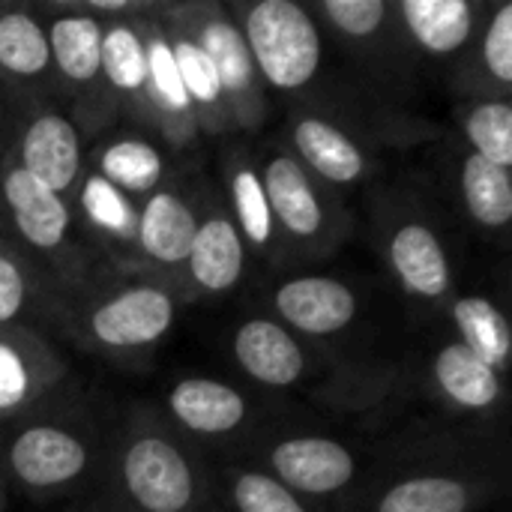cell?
I'll list each match as a JSON object with an SVG mask.
<instances>
[{
    "instance_id": "obj_38",
    "label": "cell",
    "mask_w": 512,
    "mask_h": 512,
    "mask_svg": "<svg viewBox=\"0 0 512 512\" xmlns=\"http://www.w3.org/2000/svg\"><path fill=\"white\" fill-rule=\"evenodd\" d=\"M207 512H222V510H219V507H216V504H213V507H210V510H207Z\"/></svg>"
},
{
    "instance_id": "obj_23",
    "label": "cell",
    "mask_w": 512,
    "mask_h": 512,
    "mask_svg": "<svg viewBox=\"0 0 512 512\" xmlns=\"http://www.w3.org/2000/svg\"><path fill=\"white\" fill-rule=\"evenodd\" d=\"M72 216L84 240L96 249L111 273L132 276L138 270V201L114 189L108 180L84 171L72 198Z\"/></svg>"
},
{
    "instance_id": "obj_21",
    "label": "cell",
    "mask_w": 512,
    "mask_h": 512,
    "mask_svg": "<svg viewBox=\"0 0 512 512\" xmlns=\"http://www.w3.org/2000/svg\"><path fill=\"white\" fill-rule=\"evenodd\" d=\"M249 249L222 201V195L201 183V210L195 240L180 276V294L192 300H219L234 294L249 270Z\"/></svg>"
},
{
    "instance_id": "obj_7",
    "label": "cell",
    "mask_w": 512,
    "mask_h": 512,
    "mask_svg": "<svg viewBox=\"0 0 512 512\" xmlns=\"http://www.w3.org/2000/svg\"><path fill=\"white\" fill-rule=\"evenodd\" d=\"M0 222L12 246L66 300L111 273L84 240L69 201L21 171L9 153L0 156Z\"/></svg>"
},
{
    "instance_id": "obj_8",
    "label": "cell",
    "mask_w": 512,
    "mask_h": 512,
    "mask_svg": "<svg viewBox=\"0 0 512 512\" xmlns=\"http://www.w3.org/2000/svg\"><path fill=\"white\" fill-rule=\"evenodd\" d=\"M306 6L318 18L327 45L354 72L348 81L375 102L405 108L420 63L396 24L393 0H312Z\"/></svg>"
},
{
    "instance_id": "obj_10",
    "label": "cell",
    "mask_w": 512,
    "mask_h": 512,
    "mask_svg": "<svg viewBox=\"0 0 512 512\" xmlns=\"http://www.w3.org/2000/svg\"><path fill=\"white\" fill-rule=\"evenodd\" d=\"M258 168L282 246V270H300L339 252L351 234L345 201L321 186L282 141L258 153Z\"/></svg>"
},
{
    "instance_id": "obj_34",
    "label": "cell",
    "mask_w": 512,
    "mask_h": 512,
    "mask_svg": "<svg viewBox=\"0 0 512 512\" xmlns=\"http://www.w3.org/2000/svg\"><path fill=\"white\" fill-rule=\"evenodd\" d=\"M453 123L459 147L510 171L512 168V102L495 93L453 96Z\"/></svg>"
},
{
    "instance_id": "obj_17",
    "label": "cell",
    "mask_w": 512,
    "mask_h": 512,
    "mask_svg": "<svg viewBox=\"0 0 512 512\" xmlns=\"http://www.w3.org/2000/svg\"><path fill=\"white\" fill-rule=\"evenodd\" d=\"M84 393L54 336L0 327V426L33 417Z\"/></svg>"
},
{
    "instance_id": "obj_13",
    "label": "cell",
    "mask_w": 512,
    "mask_h": 512,
    "mask_svg": "<svg viewBox=\"0 0 512 512\" xmlns=\"http://www.w3.org/2000/svg\"><path fill=\"white\" fill-rule=\"evenodd\" d=\"M279 141L321 186L339 198L351 189L372 186L384 168V147L372 141L354 120L327 105H288Z\"/></svg>"
},
{
    "instance_id": "obj_29",
    "label": "cell",
    "mask_w": 512,
    "mask_h": 512,
    "mask_svg": "<svg viewBox=\"0 0 512 512\" xmlns=\"http://www.w3.org/2000/svg\"><path fill=\"white\" fill-rule=\"evenodd\" d=\"M453 96L459 93H512V0L486 3V15L474 45L447 75Z\"/></svg>"
},
{
    "instance_id": "obj_2",
    "label": "cell",
    "mask_w": 512,
    "mask_h": 512,
    "mask_svg": "<svg viewBox=\"0 0 512 512\" xmlns=\"http://www.w3.org/2000/svg\"><path fill=\"white\" fill-rule=\"evenodd\" d=\"M213 465L162 417L159 405L117 411L108 456L93 486L60 512H207Z\"/></svg>"
},
{
    "instance_id": "obj_12",
    "label": "cell",
    "mask_w": 512,
    "mask_h": 512,
    "mask_svg": "<svg viewBox=\"0 0 512 512\" xmlns=\"http://www.w3.org/2000/svg\"><path fill=\"white\" fill-rule=\"evenodd\" d=\"M33 6L45 24L57 99L90 144L120 123L102 87V21L78 12L72 0H45Z\"/></svg>"
},
{
    "instance_id": "obj_14",
    "label": "cell",
    "mask_w": 512,
    "mask_h": 512,
    "mask_svg": "<svg viewBox=\"0 0 512 512\" xmlns=\"http://www.w3.org/2000/svg\"><path fill=\"white\" fill-rule=\"evenodd\" d=\"M165 15L174 24H180L198 42V48L210 57V63L222 81L234 129L237 132L264 129L270 120V111H273V99L264 90L258 69L252 63L249 45H246L237 21L225 9V3H219V0H168Z\"/></svg>"
},
{
    "instance_id": "obj_6",
    "label": "cell",
    "mask_w": 512,
    "mask_h": 512,
    "mask_svg": "<svg viewBox=\"0 0 512 512\" xmlns=\"http://www.w3.org/2000/svg\"><path fill=\"white\" fill-rule=\"evenodd\" d=\"M381 438L336 435L282 414L237 459L270 474L297 498L324 512H339L369 480Z\"/></svg>"
},
{
    "instance_id": "obj_25",
    "label": "cell",
    "mask_w": 512,
    "mask_h": 512,
    "mask_svg": "<svg viewBox=\"0 0 512 512\" xmlns=\"http://www.w3.org/2000/svg\"><path fill=\"white\" fill-rule=\"evenodd\" d=\"M222 201L255 261L270 270H282V246L270 201L264 192L258 153L246 144H231L222 153Z\"/></svg>"
},
{
    "instance_id": "obj_33",
    "label": "cell",
    "mask_w": 512,
    "mask_h": 512,
    "mask_svg": "<svg viewBox=\"0 0 512 512\" xmlns=\"http://www.w3.org/2000/svg\"><path fill=\"white\" fill-rule=\"evenodd\" d=\"M453 336L477 354L483 363H489L495 372L510 378L512 369V330L507 312L498 306V300L486 294H462L459 288L447 300L444 312Z\"/></svg>"
},
{
    "instance_id": "obj_4",
    "label": "cell",
    "mask_w": 512,
    "mask_h": 512,
    "mask_svg": "<svg viewBox=\"0 0 512 512\" xmlns=\"http://www.w3.org/2000/svg\"><path fill=\"white\" fill-rule=\"evenodd\" d=\"M186 306L180 288L162 279L105 273L63 303L60 333L99 360L135 366L168 339Z\"/></svg>"
},
{
    "instance_id": "obj_15",
    "label": "cell",
    "mask_w": 512,
    "mask_h": 512,
    "mask_svg": "<svg viewBox=\"0 0 512 512\" xmlns=\"http://www.w3.org/2000/svg\"><path fill=\"white\" fill-rule=\"evenodd\" d=\"M414 393L429 396L447 420L504 429L510 387L501 372L471 354L456 336L438 339L417 363H408Z\"/></svg>"
},
{
    "instance_id": "obj_36",
    "label": "cell",
    "mask_w": 512,
    "mask_h": 512,
    "mask_svg": "<svg viewBox=\"0 0 512 512\" xmlns=\"http://www.w3.org/2000/svg\"><path fill=\"white\" fill-rule=\"evenodd\" d=\"M9 123H6V111H3V84H0V156L6 153V147H9Z\"/></svg>"
},
{
    "instance_id": "obj_1",
    "label": "cell",
    "mask_w": 512,
    "mask_h": 512,
    "mask_svg": "<svg viewBox=\"0 0 512 512\" xmlns=\"http://www.w3.org/2000/svg\"><path fill=\"white\" fill-rule=\"evenodd\" d=\"M507 483L504 429L417 423L381 438L369 480L339 512H483Z\"/></svg>"
},
{
    "instance_id": "obj_3",
    "label": "cell",
    "mask_w": 512,
    "mask_h": 512,
    "mask_svg": "<svg viewBox=\"0 0 512 512\" xmlns=\"http://www.w3.org/2000/svg\"><path fill=\"white\" fill-rule=\"evenodd\" d=\"M117 411L78 393L33 417L0 426V474L9 498L33 507H69L78 501L108 456Z\"/></svg>"
},
{
    "instance_id": "obj_20",
    "label": "cell",
    "mask_w": 512,
    "mask_h": 512,
    "mask_svg": "<svg viewBox=\"0 0 512 512\" xmlns=\"http://www.w3.org/2000/svg\"><path fill=\"white\" fill-rule=\"evenodd\" d=\"M201 186L171 177L138 201V270L180 288V276L195 240Z\"/></svg>"
},
{
    "instance_id": "obj_37",
    "label": "cell",
    "mask_w": 512,
    "mask_h": 512,
    "mask_svg": "<svg viewBox=\"0 0 512 512\" xmlns=\"http://www.w3.org/2000/svg\"><path fill=\"white\" fill-rule=\"evenodd\" d=\"M9 510V489H6V483H3V474H0V512Z\"/></svg>"
},
{
    "instance_id": "obj_31",
    "label": "cell",
    "mask_w": 512,
    "mask_h": 512,
    "mask_svg": "<svg viewBox=\"0 0 512 512\" xmlns=\"http://www.w3.org/2000/svg\"><path fill=\"white\" fill-rule=\"evenodd\" d=\"M453 189L465 219L492 243H507L512 222V174L459 147L453 159Z\"/></svg>"
},
{
    "instance_id": "obj_35",
    "label": "cell",
    "mask_w": 512,
    "mask_h": 512,
    "mask_svg": "<svg viewBox=\"0 0 512 512\" xmlns=\"http://www.w3.org/2000/svg\"><path fill=\"white\" fill-rule=\"evenodd\" d=\"M222 512H324L246 462H210Z\"/></svg>"
},
{
    "instance_id": "obj_22",
    "label": "cell",
    "mask_w": 512,
    "mask_h": 512,
    "mask_svg": "<svg viewBox=\"0 0 512 512\" xmlns=\"http://www.w3.org/2000/svg\"><path fill=\"white\" fill-rule=\"evenodd\" d=\"M393 15L417 63L444 66L450 75L474 45L486 0H393Z\"/></svg>"
},
{
    "instance_id": "obj_16",
    "label": "cell",
    "mask_w": 512,
    "mask_h": 512,
    "mask_svg": "<svg viewBox=\"0 0 512 512\" xmlns=\"http://www.w3.org/2000/svg\"><path fill=\"white\" fill-rule=\"evenodd\" d=\"M231 363L258 393H315L339 357L309 345L273 315L243 318L228 339Z\"/></svg>"
},
{
    "instance_id": "obj_19",
    "label": "cell",
    "mask_w": 512,
    "mask_h": 512,
    "mask_svg": "<svg viewBox=\"0 0 512 512\" xmlns=\"http://www.w3.org/2000/svg\"><path fill=\"white\" fill-rule=\"evenodd\" d=\"M267 303V315L327 354H333V342L354 333L366 315L363 297L351 282L315 270H294L291 276L279 279L270 288Z\"/></svg>"
},
{
    "instance_id": "obj_5",
    "label": "cell",
    "mask_w": 512,
    "mask_h": 512,
    "mask_svg": "<svg viewBox=\"0 0 512 512\" xmlns=\"http://www.w3.org/2000/svg\"><path fill=\"white\" fill-rule=\"evenodd\" d=\"M369 228L405 300L429 315H441L456 291V273L447 231L423 189L408 180L378 177L369 189Z\"/></svg>"
},
{
    "instance_id": "obj_39",
    "label": "cell",
    "mask_w": 512,
    "mask_h": 512,
    "mask_svg": "<svg viewBox=\"0 0 512 512\" xmlns=\"http://www.w3.org/2000/svg\"><path fill=\"white\" fill-rule=\"evenodd\" d=\"M0 237H6V231H3V222H0Z\"/></svg>"
},
{
    "instance_id": "obj_24",
    "label": "cell",
    "mask_w": 512,
    "mask_h": 512,
    "mask_svg": "<svg viewBox=\"0 0 512 512\" xmlns=\"http://www.w3.org/2000/svg\"><path fill=\"white\" fill-rule=\"evenodd\" d=\"M165 6V3H162ZM162 15V9H159ZM159 15L138 24L144 51H147V132L171 153L198 147L204 138L189 105V96L180 84L168 39L162 33Z\"/></svg>"
},
{
    "instance_id": "obj_30",
    "label": "cell",
    "mask_w": 512,
    "mask_h": 512,
    "mask_svg": "<svg viewBox=\"0 0 512 512\" xmlns=\"http://www.w3.org/2000/svg\"><path fill=\"white\" fill-rule=\"evenodd\" d=\"M138 24H102V87L117 117L147 132V51Z\"/></svg>"
},
{
    "instance_id": "obj_28",
    "label": "cell",
    "mask_w": 512,
    "mask_h": 512,
    "mask_svg": "<svg viewBox=\"0 0 512 512\" xmlns=\"http://www.w3.org/2000/svg\"><path fill=\"white\" fill-rule=\"evenodd\" d=\"M60 321L63 297L12 246L9 237H0V327H21L54 336L60 333Z\"/></svg>"
},
{
    "instance_id": "obj_32",
    "label": "cell",
    "mask_w": 512,
    "mask_h": 512,
    "mask_svg": "<svg viewBox=\"0 0 512 512\" xmlns=\"http://www.w3.org/2000/svg\"><path fill=\"white\" fill-rule=\"evenodd\" d=\"M159 24H162L165 39H168V48H171L174 66H177L180 84H183V90L189 96V105L195 111L201 135H207V138L234 135L237 129H234V120H231V108L225 102V90H222V81H219L210 57L198 48V42L180 24H174L165 15V6H162Z\"/></svg>"
},
{
    "instance_id": "obj_11",
    "label": "cell",
    "mask_w": 512,
    "mask_h": 512,
    "mask_svg": "<svg viewBox=\"0 0 512 512\" xmlns=\"http://www.w3.org/2000/svg\"><path fill=\"white\" fill-rule=\"evenodd\" d=\"M159 411L207 462L237 459L282 417L270 408L264 393L249 384L243 387L210 375H183L171 381Z\"/></svg>"
},
{
    "instance_id": "obj_26",
    "label": "cell",
    "mask_w": 512,
    "mask_h": 512,
    "mask_svg": "<svg viewBox=\"0 0 512 512\" xmlns=\"http://www.w3.org/2000/svg\"><path fill=\"white\" fill-rule=\"evenodd\" d=\"M87 168L132 201H144L174 177L168 150L144 129H108L87 144Z\"/></svg>"
},
{
    "instance_id": "obj_9",
    "label": "cell",
    "mask_w": 512,
    "mask_h": 512,
    "mask_svg": "<svg viewBox=\"0 0 512 512\" xmlns=\"http://www.w3.org/2000/svg\"><path fill=\"white\" fill-rule=\"evenodd\" d=\"M237 21L264 90L288 105L306 102L324 81L327 36L306 3L237 0L225 3Z\"/></svg>"
},
{
    "instance_id": "obj_27",
    "label": "cell",
    "mask_w": 512,
    "mask_h": 512,
    "mask_svg": "<svg viewBox=\"0 0 512 512\" xmlns=\"http://www.w3.org/2000/svg\"><path fill=\"white\" fill-rule=\"evenodd\" d=\"M0 84L21 99L57 93L45 24L33 3H0Z\"/></svg>"
},
{
    "instance_id": "obj_18",
    "label": "cell",
    "mask_w": 512,
    "mask_h": 512,
    "mask_svg": "<svg viewBox=\"0 0 512 512\" xmlns=\"http://www.w3.org/2000/svg\"><path fill=\"white\" fill-rule=\"evenodd\" d=\"M9 159L72 204L87 171V141L60 99H21L9 123Z\"/></svg>"
}]
</instances>
